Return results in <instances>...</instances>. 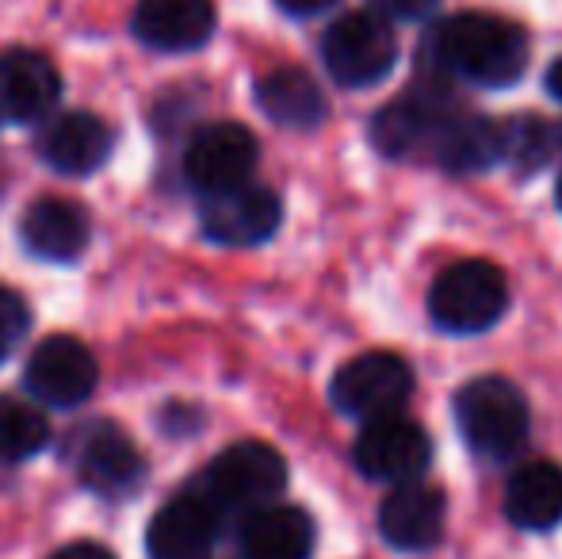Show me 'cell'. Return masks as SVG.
<instances>
[{
    "mask_svg": "<svg viewBox=\"0 0 562 559\" xmlns=\"http://www.w3.org/2000/svg\"><path fill=\"white\" fill-rule=\"evenodd\" d=\"M27 326H31L27 303L12 288H0V365L12 357V349L23 342Z\"/></svg>",
    "mask_w": 562,
    "mask_h": 559,
    "instance_id": "cell-25",
    "label": "cell"
},
{
    "mask_svg": "<svg viewBox=\"0 0 562 559\" xmlns=\"http://www.w3.org/2000/svg\"><path fill=\"white\" fill-rule=\"evenodd\" d=\"M414 368L398 353H360L337 368L329 383V399L345 418L375 422L394 418L414 399Z\"/></svg>",
    "mask_w": 562,
    "mask_h": 559,
    "instance_id": "cell-7",
    "label": "cell"
},
{
    "mask_svg": "<svg viewBox=\"0 0 562 559\" xmlns=\"http://www.w3.org/2000/svg\"><path fill=\"white\" fill-rule=\"evenodd\" d=\"M215 0H138L131 35L157 54H195L215 38Z\"/></svg>",
    "mask_w": 562,
    "mask_h": 559,
    "instance_id": "cell-17",
    "label": "cell"
},
{
    "mask_svg": "<svg viewBox=\"0 0 562 559\" xmlns=\"http://www.w3.org/2000/svg\"><path fill=\"white\" fill-rule=\"evenodd\" d=\"M437 54V69L459 81H471L479 89H505L520 81L528 69V31L505 15L490 12H459L437 23L429 38Z\"/></svg>",
    "mask_w": 562,
    "mask_h": 559,
    "instance_id": "cell-1",
    "label": "cell"
},
{
    "mask_svg": "<svg viewBox=\"0 0 562 559\" xmlns=\"http://www.w3.org/2000/svg\"><path fill=\"white\" fill-rule=\"evenodd\" d=\"M352 463L371 483H417L432 463V440L422 425L402 414L363 422L352 445Z\"/></svg>",
    "mask_w": 562,
    "mask_h": 559,
    "instance_id": "cell-12",
    "label": "cell"
},
{
    "mask_svg": "<svg viewBox=\"0 0 562 559\" xmlns=\"http://www.w3.org/2000/svg\"><path fill=\"white\" fill-rule=\"evenodd\" d=\"M314 540H318L314 517L288 502H272V506L245 514L241 533H237L241 559H311Z\"/></svg>",
    "mask_w": 562,
    "mask_h": 559,
    "instance_id": "cell-20",
    "label": "cell"
},
{
    "mask_svg": "<svg viewBox=\"0 0 562 559\" xmlns=\"http://www.w3.org/2000/svg\"><path fill=\"white\" fill-rule=\"evenodd\" d=\"M50 437H54L50 422H46V414L35 403L0 395V463L4 468L38 456L50 445Z\"/></svg>",
    "mask_w": 562,
    "mask_h": 559,
    "instance_id": "cell-23",
    "label": "cell"
},
{
    "mask_svg": "<svg viewBox=\"0 0 562 559\" xmlns=\"http://www.w3.org/2000/svg\"><path fill=\"white\" fill-rule=\"evenodd\" d=\"M448 502L440 487L402 483L379 506V533L398 552H432L445 540Z\"/></svg>",
    "mask_w": 562,
    "mask_h": 559,
    "instance_id": "cell-18",
    "label": "cell"
},
{
    "mask_svg": "<svg viewBox=\"0 0 562 559\" xmlns=\"http://www.w3.org/2000/svg\"><path fill=\"white\" fill-rule=\"evenodd\" d=\"M543 85H548V97H555L562 104V58H555L548 66V77H543Z\"/></svg>",
    "mask_w": 562,
    "mask_h": 559,
    "instance_id": "cell-29",
    "label": "cell"
},
{
    "mask_svg": "<svg viewBox=\"0 0 562 559\" xmlns=\"http://www.w3.org/2000/svg\"><path fill=\"white\" fill-rule=\"evenodd\" d=\"M555 203H559V211H562V172H559V188H555Z\"/></svg>",
    "mask_w": 562,
    "mask_h": 559,
    "instance_id": "cell-30",
    "label": "cell"
},
{
    "mask_svg": "<svg viewBox=\"0 0 562 559\" xmlns=\"http://www.w3.org/2000/svg\"><path fill=\"white\" fill-rule=\"evenodd\" d=\"M23 388L35 403L50 411H77L100 388V365L74 334H50L31 349L23 368Z\"/></svg>",
    "mask_w": 562,
    "mask_h": 559,
    "instance_id": "cell-8",
    "label": "cell"
},
{
    "mask_svg": "<svg viewBox=\"0 0 562 559\" xmlns=\"http://www.w3.org/2000/svg\"><path fill=\"white\" fill-rule=\"evenodd\" d=\"M322 66L345 89H371L398 66V38L379 12H345L322 35Z\"/></svg>",
    "mask_w": 562,
    "mask_h": 559,
    "instance_id": "cell-5",
    "label": "cell"
},
{
    "mask_svg": "<svg viewBox=\"0 0 562 559\" xmlns=\"http://www.w3.org/2000/svg\"><path fill=\"white\" fill-rule=\"evenodd\" d=\"M38 161L54 169L58 177H92L108 165L115 149V131L97 112H54L35 135Z\"/></svg>",
    "mask_w": 562,
    "mask_h": 559,
    "instance_id": "cell-14",
    "label": "cell"
},
{
    "mask_svg": "<svg viewBox=\"0 0 562 559\" xmlns=\"http://www.w3.org/2000/svg\"><path fill=\"white\" fill-rule=\"evenodd\" d=\"M260 161V142L241 123H207L184 146V180L203 200L218 192H229L237 185H249L252 169Z\"/></svg>",
    "mask_w": 562,
    "mask_h": 559,
    "instance_id": "cell-10",
    "label": "cell"
},
{
    "mask_svg": "<svg viewBox=\"0 0 562 559\" xmlns=\"http://www.w3.org/2000/svg\"><path fill=\"white\" fill-rule=\"evenodd\" d=\"M283 200L268 185H237L200 203V234L223 249H257L276 238Z\"/></svg>",
    "mask_w": 562,
    "mask_h": 559,
    "instance_id": "cell-11",
    "label": "cell"
},
{
    "mask_svg": "<svg viewBox=\"0 0 562 559\" xmlns=\"http://www.w3.org/2000/svg\"><path fill=\"white\" fill-rule=\"evenodd\" d=\"M559 146H562V123H559Z\"/></svg>",
    "mask_w": 562,
    "mask_h": 559,
    "instance_id": "cell-31",
    "label": "cell"
},
{
    "mask_svg": "<svg viewBox=\"0 0 562 559\" xmlns=\"http://www.w3.org/2000/svg\"><path fill=\"white\" fill-rule=\"evenodd\" d=\"M559 146V131L548 127L536 115H520V120H505V161L517 165L520 172H536L551 157V149Z\"/></svg>",
    "mask_w": 562,
    "mask_h": 559,
    "instance_id": "cell-24",
    "label": "cell"
},
{
    "mask_svg": "<svg viewBox=\"0 0 562 559\" xmlns=\"http://www.w3.org/2000/svg\"><path fill=\"white\" fill-rule=\"evenodd\" d=\"M459 115L448 92H406L402 100L383 104L371 115V142L391 161H414V157H432L437 142L448 131V123Z\"/></svg>",
    "mask_w": 562,
    "mask_h": 559,
    "instance_id": "cell-9",
    "label": "cell"
},
{
    "mask_svg": "<svg viewBox=\"0 0 562 559\" xmlns=\"http://www.w3.org/2000/svg\"><path fill=\"white\" fill-rule=\"evenodd\" d=\"M92 219L77 200L66 195H38L20 215V246L35 261L74 265L89 254Z\"/></svg>",
    "mask_w": 562,
    "mask_h": 559,
    "instance_id": "cell-16",
    "label": "cell"
},
{
    "mask_svg": "<svg viewBox=\"0 0 562 559\" xmlns=\"http://www.w3.org/2000/svg\"><path fill=\"white\" fill-rule=\"evenodd\" d=\"M371 12L383 20H425L440 8V0H368Z\"/></svg>",
    "mask_w": 562,
    "mask_h": 559,
    "instance_id": "cell-26",
    "label": "cell"
},
{
    "mask_svg": "<svg viewBox=\"0 0 562 559\" xmlns=\"http://www.w3.org/2000/svg\"><path fill=\"white\" fill-rule=\"evenodd\" d=\"M69 468L97 499H131L146 483L149 463L134 437L115 422H85L69 437Z\"/></svg>",
    "mask_w": 562,
    "mask_h": 559,
    "instance_id": "cell-4",
    "label": "cell"
},
{
    "mask_svg": "<svg viewBox=\"0 0 562 559\" xmlns=\"http://www.w3.org/2000/svg\"><path fill=\"white\" fill-rule=\"evenodd\" d=\"M337 0H276V8H280L283 15H295V20H311V15H322L329 12Z\"/></svg>",
    "mask_w": 562,
    "mask_h": 559,
    "instance_id": "cell-28",
    "label": "cell"
},
{
    "mask_svg": "<svg viewBox=\"0 0 562 559\" xmlns=\"http://www.w3.org/2000/svg\"><path fill=\"white\" fill-rule=\"evenodd\" d=\"M203 491L226 514H234V510L252 514V510L280 502V494L288 491V460L280 448L265 445V440H237L207 463Z\"/></svg>",
    "mask_w": 562,
    "mask_h": 559,
    "instance_id": "cell-6",
    "label": "cell"
},
{
    "mask_svg": "<svg viewBox=\"0 0 562 559\" xmlns=\"http://www.w3.org/2000/svg\"><path fill=\"white\" fill-rule=\"evenodd\" d=\"M505 517L525 533H551L562 522V463H520L505 483Z\"/></svg>",
    "mask_w": 562,
    "mask_h": 559,
    "instance_id": "cell-21",
    "label": "cell"
},
{
    "mask_svg": "<svg viewBox=\"0 0 562 559\" xmlns=\"http://www.w3.org/2000/svg\"><path fill=\"white\" fill-rule=\"evenodd\" d=\"M46 559H115V552L108 545H97V540H74V545H61Z\"/></svg>",
    "mask_w": 562,
    "mask_h": 559,
    "instance_id": "cell-27",
    "label": "cell"
},
{
    "mask_svg": "<svg viewBox=\"0 0 562 559\" xmlns=\"http://www.w3.org/2000/svg\"><path fill=\"white\" fill-rule=\"evenodd\" d=\"M226 510L207 491H180L154 514L146 529L149 559H203L223 533Z\"/></svg>",
    "mask_w": 562,
    "mask_h": 559,
    "instance_id": "cell-15",
    "label": "cell"
},
{
    "mask_svg": "<svg viewBox=\"0 0 562 559\" xmlns=\"http://www.w3.org/2000/svg\"><path fill=\"white\" fill-rule=\"evenodd\" d=\"M456 425L482 463H509L532 437V411L505 376H479L456 391Z\"/></svg>",
    "mask_w": 562,
    "mask_h": 559,
    "instance_id": "cell-2",
    "label": "cell"
},
{
    "mask_svg": "<svg viewBox=\"0 0 562 559\" xmlns=\"http://www.w3.org/2000/svg\"><path fill=\"white\" fill-rule=\"evenodd\" d=\"M505 120H482V115L459 112L437 142L432 161L451 172H482L505 165Z\"/></svg>",
    "mask_w": 562,
    "mask_h": 559,
    "instance_id": "cell-22",
    "label": "cell"
},
{
    "mask_svg": "<svg viewBox=\"0 0 562 559\" xmlns=\"http://www.w3.org/2000/svg\"><path fill=\"white\" fill-rule=\"evenodd\" d=\"M252 100L265 112V120H272L283 131H318L329 120L326 92L299 66H280L268 69L265 77H257Z\"/></svg>",
    "mask_w": 562,
    "mask_h": 559,
    "instance_id": "cell-19",
    "label": "cell"
},
{
    "mask_svg": "<svg viewBox=\"0 0 562 559\" xmlns=\"http://www.w3.org/2000/svg\"><path fill=\"white\" fill-rule=\"evenodd\" d=\"M61 69L31 46L0 51V120L15 127H43L61 104Z\"/></svg>",
    "mask_w": 562,
    "mask_h": 559,
    "instance_id": "cell-13",
    "label": "cell"
},
{
    "mask_svg": "<svg viewBox=\"0 0 562 559\" xmlns=\"http://www.w3.org/2000/svg\"><path fill=\"white\" fill-rule=\"evenodd\" d=\"M509 306V283L505 272L490 261H456L432 280L429 288V318L437 329L456 337L486 334L497 326Z\"/></svg>",
    "mask_w": 562,
    "mask_h": 559,
    "instance_id": "cell-3",
    "label": "cell"
}]
</instances>
